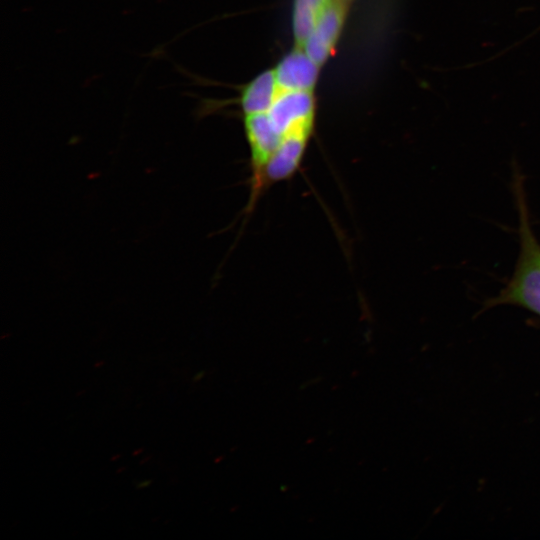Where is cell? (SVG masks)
<instances>
[{"mask_svg": "<svg viewBox=\"0 0 540 540\" xmlns=\"http://www.w3.org/2000/svg\"><path fill=\"white\" fill-rule=\"evenodd\" d=\"M330 0H295L293 8V32L298 48H303L315 23Z\"/></svg>", "mask_w": 540, "mask_h": 540, "instance_id": "6", "label": "cell"}, {"mask_svg": "<svg viewBox=\"0 0 540 540\" xmlns=\"http://www.w3.org/2000/svg\"><path fill=\"white\" fill-rule=\"evenodd\" d=\"M346 11L345 0H330L303 46L308 56L320 66L334 51L343 28Z\"/></svg>", "mask_w": 540, "mask_h": 540, "instance_id": "3", "label": "cell"}, {"mask_svg": "<svg viewBox=\"0 0 540 540\" xmlns=\"http://www.w3.org/2000/svg\"><path fill=\"white\" fill-rule=\"evenodd\" d=\"M267 114L281 141L289 136L310 138L315 115L312 91L281 90Z\"/></svg>", "mask_w": 540, "mask_h": 540, "instance_id": "2", "label": "cell"}, {"mask_svg": "<svg viewBox=\"0 0 540 540\" xmlns=\"http://www.w3.org/2000/svg\"><path fill=\"white\" fill-rule=\"evenodd\" d=\"M280 91L274 70L261 73L241 91L240 106L244 115L268 112Z\"/></svg>", "mask_w": 540, "mask_h": 540, "instance_id": "5", "label": "cell"}, {"mask_svg": "<svg viewBox=\"0 0 540 540\" xmlns=\"http://www.w3.org/2000/svg\"><path fill=\"white\" fill-rule=\"evenodd\" d=\"M320 65L303 48H296L287 54L274 70L281 90L312 91Z\"/></svg>", "mask_w": 540, "mask_h": 540, "instance_id": "4", "label": "cell"}, {"mask_svg": "<svg viewBox=\"0 0 540 540\" xmlns=\"http://www.w3.org/2000/svg\"><path fill=\"white\" fill-rule=\"evenodd\" d=\"M513 191L519 215V254L510 280L485 308L514 305L540 317V243L535 236L527 205L523 179L515 173Z\"/></svg>", "mask_w": 540, "mask_h": 540, "instance_id": "1", "label": "cell"}]
</instances>
